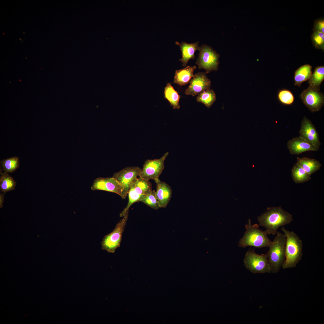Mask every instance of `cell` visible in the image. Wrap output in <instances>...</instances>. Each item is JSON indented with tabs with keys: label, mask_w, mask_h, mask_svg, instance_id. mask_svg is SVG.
Returning <instances> with one entry per match:
<instances>
[{
	"label": "cell",
	"mask_w": 324,
	"mask_h": 324,
	"mask_svg": "<svg viewBox=\"0 0 324 324\" xmlns=\"http://www.w3.org/2000/svg\"><path fill=\"white\" fill-rule=\"evenodd\" d=\"M266 254L271 272H279L285 260V248L286 238L284 233L277 232Z\"/></svg>",
	"instance_id": "4"
},
{
	"label": "cell",
	"mask_w": 324,
	"mask_h": 324,
	"mask_svg": "<svg viewBox=\"0 0 324 324\" xmlns=\"http://www.w3.org/2000/svg\"><path fill=\"white\" fill-rule=\"evenodd\" d=\"M195 66H188L181 69L176 70L173 80V82L182 86L185 85L189 82L194 75L193 72L196 68Z\"/></svg>",
	"instance_id": "18"
},
{
	"label": "cell",
	"mask_w": 324,
	"mask_h": 324,
	"mask_svg": "<svg viewBox=\"0 0 324 324\" xmlns=\"http://www.w3.org/2000/svg\"><path fill=\"white\" fill-rule=\"evenodd\" d=\"M141 170L138 166L127 167L114 173L112 177L123 186L128 195L131 186L139 177Z\"/></svg>",
	"instance_id": "12"
},
{
	"label": "cell",
	"mask_w": 324,
	"mask_h": 324,
	"mask_svg": "<svg viewBox=\"0 0 324 324\" xmlns=\"http://www.w3.org/2000/svg\"><path fill=\"white\" fill-rule=\"evenodd\" d=\"M216 99L214 91L210 88L207 89L198 94L196 98L198 102L203 104L209 108L212 105Z\"/></svg>",
	"instance_id": "25"
},
{
	"label": "cell",
	"mask_w": 324,
	"mask_h": 324,
	"mask_svg": "<svg viewBox=\"0 0 324 324\" xmlns=\"http://www.w3.org/2000/svg\"><path fill=\"white\" fill-rule=\"evenodd\" d=\"M324 80V66H318L315 68L314 72L308 80L309 87L320 90V86Z\"/></svg>",
	"instance_id": "22"
},
{
	"label": "cell",
	"mask_w": 324,
	"mask_h": 324,
	"mask_svg": "<svg viewBox=\"0 0 324 324\" xmlns=\"http://www.w3.org/2000/svg\"><path fill=\"white\" fill-rule=\"evenodd\" d=\"M198 57L196 64L199 69L206 70V74L211 71H217L219 68V54L214 50L212 47L206 44L200 46Z\"/></svg>",
	"instance_id": "5"
},
{
	"label": "cell",
	"mask_w": 324,
	"mask_h": 324,
	"mask_svg": "<svg viewBox=\"0 0 324 324\" xmlns=\"http://www.w3.org/2000/svg\"><path fill=\"white\" fill-rule=\"evenodd\" d=\"M199 42L188 43L185 42H182L181 43L176 41V44L179 46L182 53V58L179 59L182 63V65L185 67L188 61L191 59H194L195 56V52L196 50H198L200 46Z\"/></svg>",
	"instance_id": "17"
},
{
	"label": "cell",
	"mask_w": 324,
	"mask_h": 324,
	"mask_svg": "<svg viewBox=\"0 0 324 324\" xmlns=\"http://www.w3.org/2000/svg\"><path fill=\"white\" fill-rule=\"evenodd\" d=\"M300 97L303 104L312 112L319 111L324 105L323 94L309 86L303 91Z\"/></svg>",
	"instance_id": "11"
},
{
	"label": "cell",
	"mask_w": 324,
	"mask_h": 324,
	"mask_svg": "<svg viewBox=\"0 0 324 324\" xmlns=\"http://www.w3.org/2000/svg\"><path fill=\"white\" fill-rule=\"evenodd\" d=\"M244 262L246 268L253 273L272 272L266 254L259 255L254 251L248 250L245 254Z\"/></svg>",
	"instance_id": "7"
},
{
	"label": "cell",
	"mask_w": 324,
	"mask_h": 324,
	"mask_svg": "<svg viewBox=\"0 0 324 324\" xmlns=\"http://www.w3.org/2000/svg\"><path fill=\"white\" fill-rule=\"evenodd\" d=\"M278 98L280 103L285 105H291L294 100V97L292 93L290 90L286 89L279 91Z\"/></svg>",
	"instance_id": "28"
},
{
	"label": "cell",
	"mask_w": 324,
	"mask_h": 324,
	"mask_svg": "<svg viewBox=\"0 0 324 324\" xmlns=\"http://www.w3.org/2000/svg\"><path fill=\"white\" fill-rule=\"evenodd\" d=\"M168 154L169 152H166L159 159L146 160L139 177L148 180L159 178L164 169V161Z\"/></svg>",
	"instance_id": "9"
},
{
	"label": "cell",
	"mask_w": 324,
	"mask_h": 324,
	"mask_svg": "<svg viewBox=\"0 0 324 324\" xmlns=\"http://www.w3.org/2000/svg\"><path fill=\"white\" fill-rule=\"evenodd\" d=\"M140 201L154 209L160 208L154 190H151L148 191Z\"/></svg>",
	"instance_id": "27"
},
{
	"label": "cell",
	"mask_w": 324,
	"mask_h": 324,
	"mask_svg": "<svg viewBox=\"0 0 324 324\" xmlns=\"http://www.w3.org/2000/svg\"><path fill=\"white\" fill-rule=\"evenodd\" d=\"M157 184L156 196L160 208H166L170 200L172 190L171 187L159 178L154 180Z\"/></svg>",
	"instance_id": "16"
},
{
	"label": "cell",
	"mask_w": 324,
	"mask_h": 324,
	"mask_svg": "<svg viewBox=\"0 0 324 324\" xmlns=\"http://www.w3.org/2000/svg\"><path fill=\"white\" fill-rule=\"evenodd\" d=\"M313 45L317 49L324 50V34L320 32H313L311 35Z\"/></svg>",
	"instance_id": "29"
},
{
	"label": "cell",
	"mask_w": 324,
	"mask_h": 324,
	"mask_svg": "<svg viewBox=\"0 0 324 324\" xmlns=\"http://www.w3.org/2000/svg\"><path fill=\"white\" fill-rule=\"evenodd\" d=\"M248 221L245 225L246 230L240 240L238 246L243 248L248 246L259 248L269 247L272 241L268 237L267 232L259 229L257 224L252 225L250 220L249 219Z\"/></svg>",
	"instance_id": "3"
},
{
	"label": "cell",
	"mask_w": 324,
	"mask_h": 324,
	"mask_svg": "<svg viewBox=\"0 0 324 324\" xmlns=\"http://www.w3.org/2000/svg\"><path fill=\"white\" fill-rule=\"evenodd\" d=\"M151 190L152 184L149 180L139 177L130 188L128 194V204L120 214V217H123L133 203L140 201L147 192Z\"/></svg>",
	"instance_id": "8"
},
{
	"label": "cell",
	"mask_w": 324,
	"mask_h": 324,
	"mask_svg": "<svg viewBox=\"0 0 324 324\" xmlns=\"http://www.w3.org/2000/svg\"><path fill=\"white\" fill-rule=\"evenodd\" d=\"M0 168L6 173H12L18 168L20 166L19 158L15 156L6 159H3L0 161Z\"/></svg>",
	"instance_id": "26"
},
{
	"label": "cell",
	"mask_w": 324,
	"mask_h": 324,
	"mask_svg": "<svg viewBox=\"0 0 324 324\" xmlns=\"http://www.w3.org/2000/svg\"><path fill=\"white\" fill-rule=\"evenodd\" d=\"M211 82L206 75V73L200 72L194 75V77L191 79L188 88L185 92L187 95L194 96L201 92L210 88Z\"/></svg>",
	"instance_id": "13"
},
{
	"label": "cell",
	"mask_w": 324,
	"mask_h": 324,
	"mask_svg": "<svg viewBox=\"0 0 324 324\" xmlns=\"http://www.w3.org/2000/svg\"><path fill=\"white\" fill-rule=\"evenodd\" d=\"M313 31L324 33L323 18H319L315 20L314 23Z\"/></svg>",
	"instance_id": "30"
},
{
	"label": "cell",
	"mask_w": 324,
	"mask_h": 324,
	"mask_svg": "<svg viewBox=\"0 0 324 324\" xmlns=\"http://www.w3.org/2000/svg\"><path fill=\"white\" fill-rule=\"evenodd\" d=\"M297 163L308 173L311 175L320 169L322 164L317 160L307 157H297Z\"/></svg>",
	"instance_id": "20"
},
{
	"label": "cell",
	"mask_w": 324,
	"mask_h": 324,
	"mask_svg": "<svg viewBox=\"0 0 324 324\" xmlns=\"http://www.w3.org/2000/svg\"><path fill=\"white\" fill-rule=\"evenodd\" d=\"M128 216V211L124 214L122 219L116 224L110 233L104 236L101 242V248L109 253H114L120 246L123 233Z\"/></svg>",
	"instance_id": "6"
},
{
	"label": "cell",
	"mask_w": 324,
	"mask_h": 324,
	"mask_svg": "<svg viewBox=\"0 0 324 324\" xmlns=\"http://www.w3.org/2000/svg\"><path fill=\"white\" fill-rule=\"evenodd\" d=\"M164 97L170 103L174 109L180 108L179 100L180 96L172 86L171 83H168L164 88Z\"/></svg>",
	"instance_id": "21"
},
{
	"label": "cell",
	"mask_w": 324,
	"mask_h": 324,
	"mask_svg": "<svg viewBox=\"0 0 324 324\" xmlns=\"http://www.w3.org/2000/svg\"><path fill=\"white\" fill-rule=\"evenodd\" d=\"M287 145L290 153L293 155H299L307 151H317L319 148V147L300 136L293 138L289 140Z\"/></svg>",
	"instance_id": "15"
},
{
	"label": "cell",
	"mask_w": 324,
	"mask_h": 324,
	"mask_svg": "<svg viewBox=\"0 0 324 324\" xmlns=\"http://www.w3.org/2000/svg\"><path fill=\"white\" fill-rule=\"evenodd\" d=\"M93 190H101L114 193L125 199L127 196L123 186L113 177H99L95 179L91 187Z\"/></svg>",
	"instance_id": "10"
},
{
	"label": "cell",
	"mask_w": 324,
	"mask_h": 324,
	"mask_svg": "<svg viewBox=\"0 0 324 324\" xmlns=\"http://www.w3.org/2000/svg\"><path fill=\"white\" fill-rule=\"evenodd\" d=\"M0 168V190L1 193H6L14 190L16 182L8 173L2 172Z\"/></svg>",
	"instance_id": "23"
},
{
	"label": "cell",
	"mask_w": 324,
	"mask_h": 324,
	"mask_svg": "<svg viewBox=\"0 0 324 324\" xmlns=\"http://www.w3.org/2000/svg\"><path fill=\"white\" fill-rule=\"evenodd\" d=\"M299 133V136L314 145L319 147L321 145L319 134L315 126L305 116L302 121Z\"/></svg>",
	"instance_id": "14"
},
{
	"label": "cell",
	"mask_w": 324,
	"mask_h": 324,
	"mask_svg": "<svg viewBox=\"0 0 324 324\" xmlns=\"http://www.w3.org/2000/svg\"><path fill=\"white\" fill-rule=\"evenodd\" d=\"M286 238L285 248V260L282 266L284 269L296 267L303 256V243L293 231L284 227H281Z\"/></svg>",
	"instance_id": "2"
},
{
	"label": "cell",
	"mask_w": 324,
	"mask_h": 324,
	"mask_svg": "<svg viewBox=\"0 0 324 324\" xmlns=\"http://www.w3.org/2000/svg\"><path fill=\"white\" fill-rule=\"evenodd\" d=\"M291 174L294 182L296 183H302L311 178V175L297 163L292 169Z\"/></svg>",
	"instance_id": "24"
},
{
	"label": "cell",
	"mask_w": 324,
	"mask_h": 324,
	"mask_svg": "<svg viewBox=\"0 0 324 324\" xmlns=\"http://www.w3.org/2000/svg\"><path fill=\"white\" fill-rule=\"evenodd\" d=\"M312 66L309 64L301 66L295 71L294 76L295 86L300 87L302 83L309 80L312 74Z\"/></svg>",
	"instance_id": "19"
},
{
	"label": "cell",
	"mask_w": 324,
	"mask_h": 324,
	"mask_svg": "<svg viewBox=\"0 0 324 324\" xmlns=\"http://www.w3.org/2000/svg\"><path fill=\"white\" fill-rule=\"evenodd\" d=\"M4 193L2 194L1 192L0 193V207L1 208L3 206V204L4 202Z\"/></svg>",
	"instance_id": "31"
},
{
	"label": "cell",
	"mask_w": 324,
	"mask_h": 324,
	"mask_svg": "<svg viewBox=\"0 0 324 324\" xmlns=\"http://www.w3.org/2000/svg\"><path fill=\"white\" fill-rule=\"evenodd\" d=\"M257 220L259 225L264 227L268 235H274L280 227L290 223L293 219L290 213L279 206L268 208Z\"/></svg>",
	"instance_id": "1"
}]
</instances>
